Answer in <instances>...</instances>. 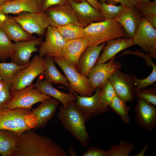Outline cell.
Returning a JSON list of instances; mask_svg holds the SVG:
<instances>
[{
    "mask_svg": "<svg viewBox=\"0 0 156 156\" xmlns=\"http://www.w3.org/2000/svg\"><path fill=\"white\" fill-rule=\"evenodd\" d=\"M141 18L135 6H123L119 14L114 19L122 27L127 38H132L141 22Z\"/></svg>",
    "mask_w": 156,
    "mask_h": 156,
    "instance_id": "obj_18",
    "label": "cell"
},
{
    "mask_svg": "<svg viewBox=\"0 0 156 156\" xmlns=\"http://www.w3.org/2000/svg\"><path fill=\"white\" fill-rule=\"evenodd\" d=\"M106 44V42H105L97 46L89 45L85 49L79 58L76 68L79 73L88 78Z\"/></svg>",
    "mask_w": 156,
    "mask_h": 156,
    "instance_id": "obj_20",
    "label": "cell"
},
{
    "mask_svg": "<svg viewBox=\"0 0 156 156\" xmlns=\"http://www.w3.org/2000/svg\"><path fill=\"white\" fill-rule=\"evenodd\" d=\"M51 97L41 93L32 83L25 88L10 93L4 107L10 109L22 108L31 109L35 104Z\"/></svg>",
    "mask_w": 156,
    "mask_h": 156,
    "instance_id": "obj_7",
    "label": "cell"
},
{
    "mask_svg": "<svg viewBox=\"0 0 156 156\" xmlns=\"http://www.w3.org/2000/svg\"><path fill=\"white\" fill-rule=\"evenodd\" d=\"M10 86L9 84L5 83L0 88V108L4 107L10 99Z\"/></svg>",
    "mask_w": 156,
    "mask_h": 156,
    "instance_id": "obj_38",
    "label": "cell"
},
{
    "mask_svg": "<svg viewBox=\"0 0 156 156\" xmlns=\"http://www.w3.org/2000/svg\"><path fill=\"white\" fill-rule=\"evenodd\" d=\"M60 102L54 98L47 99L41 102L36 108L32 109L33 114L38 120L35 129L44 127L54 116Z\"/></svg>",
    "mask_w": 156,
    "mask_h": 156,
    "instance_id": "obj_23",
    "label": "cell"
},
{
    "mask_svg": "<svg viewBox=\"0 0 156 156\" xmlns=\"http://www.w3.org/2000/svg\"><path fill=\"white\" fill-rule=\"evenodd\" d=\"M100 7V12L105 19L114 18L120 13L123 6L109 4L105 2H98Z\"/></svg>",
    "mask_w": 156,
    "mask_h": 156,
    "instance_id": "obj_34",
    "label": "cell"
},
{
    "mask_svg": "<svg viewBox=\"0 0 156 156\" xmlns=\"http://www.w3.org/2000/svg\"><path fill=\"white\" fill-rule=\"evenodd\" d=\"M117 95L125 103L132 102L135 95V86L133 76L118 70L109 79Z\"/></svg>",
    "mask_w": 156,
    "mask_h": 156,
    "instance_id": "obj_12",
    "label": "cell"
},
{
    "mask_svg": "<svg viewBox=\"0 0 156 156\" xmlns=\"http://www.w3.org/2000/svg\"><path fill=\"white\" fill-rule=\"evenodd\" d=\"M116 56L107 63L95 65L88 77L92 90L94 91L97 88H101L109 79L112 75L122 67L120 62L115 61Z\"/></svg>",
    "mask_w": 156,
    "mask_h": 156,
    "instance_id": "obj_11",
    "label": "cell"
},
{
    "mask_svg": "<svg viewBox=\"0 0 156 156\" xmlns=\"http://www.w3.org/2000/svg\"><path fill=\"white\" fill-rule=\"evenodd\" d=\"M57 28L61 36L67 41L85 38L84 28L80 26L67 25Z\"/></svg>",
    "mask_w": 156,
    "mask_h": 156,
    "instance_id": "obj_29",
    "label": "cell"
},
{
    "mask_svg": "<svg viewBox=\"0 0 156 156\" xmlns=\"http://www.w3.org/2000/svg\"><path fill=\"white\" fill-rule=\"evenodd\" d=\"M14 43L0 27V60L3 62L10 58Z\"/></svg>",
    "mask_w": 156,
    "mask_h": 156,
    "instance_id": "obj_32",
    "label": "cell"
},
{
    "mask_svg": "<svg viewBox=\"0 0 156 156\" xmlns=\"http://www.w3.org/2000/svg\"><path fill=\"white\" fill-rule=\"evenodd\" d=\"M8 1V0H0V6L3 5Z\"/></svg>",
    "mask_w": 156,
    "mask_h": 156,
    "instance_id": "obj_48",
    "label": "cell"
},
{
    "mask_svg": "<svg viewBox=\"0 0 156 156\" xmlns=\"http://www.w3.org/2000/svg\"><path fill=\"white\" fill-rule=\"evenodd\" d=\"M54 62L57 64L64 72L69 82L70 92H77L82 96H89L94 92L89 83L88 78L80 73L70 64L62 58L53 57Z\"/></svg>",
    "mask_w": 156,
    "mask_h": 156,
    "instance_id": "obj_6",
    "label": "cell"
},
{
    "mask_svg": "<svg viewBox=\"0 0 156 156\" xmlns=\"http://www.w3.org/2000/svg\"><path fill=\"white\" fill-rule=\"evenodd\" d=\"M69 0H42L41 4V10L45 11L52 6L66 4L69 3Z\"/></svg>",
    "mask_w": 156,
    "mask_h": 156,
    "instance_id": "obj_39",
    "label": "cell"
},
{
    "mask_svg": "<svg viewBox=\"0 0 156 156\" xmlns=\"http://www.w3.org/2000/svg\"><path fill=\"white\" fill-rule=\"evenodd\" d=\"M40 6L41 7V4L42 0H37Z\"/></svg>",
    "mask_w": 156,
    "mask_h": 156,
    "instance_id": "obj_50",
    "label": "cell"
},
{
    "mask_svg": "<svg viewBox=\"0 0 156 156\" xmlns=\"http://www.w3.org/2000/svg\"><path fill=\"white\" fill-rule=\"evenodd\" d=\"M0 83L2 85H3V84H4L5 83H3V81H2L0 79Z\"/></svg>",
    "mask_w": 156,
    "mask_h": 156,
    "instance_id": "obj_51",
    "label": "cell"
},
{
    "mask_svg": "<svg viewBox=\"0 0 156 156\" xmlns=\"http://www.w3.org/2000/svg\"><path fill=\"white\" fill-rule=\"evenodd\" d=\"M135 44L140 47L147 55L156 58V29L146 19L141 17L132 38Z\"/></svg>",
    "mask_w": 156,
    "mask_h": 156,
    "instance_id": "obj_9",
    "label": "cell"
},
{
    "mask_svg": "<svg viewBox=\"0 0 156 156\" xmlns=\"http://www.w3.org/2000/svg\"><path fill=\"white\" fill-rule=\"evenodd\" d=\"M100 89L101 101L105 106L108 107L116 95L109 79Z\"/></svg>",
    "mask_w": 156,
    "mask_h": 156,
    "instance_id": "obj_35",
    "label": "cell"
},
{
    "mask_svg": "<svg viewBox=\"0 0 156 156\" xmlns=\"http://www.w3.org/2000/svg\"><path fill=\"white\" fill-rule=\"evenodd\" d=\"M45 57L44 59L45 66L42 74L44 79L52 84H62L69 90L70 84L65 76L56 68L53 57L49 56Z\"/></svg>",
    "mask_w": 156,
    "mask_h": 156,
    "instance_id": "obj_26",
    "label": "cell"
},
{
    "mask_svg": "<svg viewBox=\"0 0 156 156\" xmlns=\"http://www.w3.org/2000/svg\"><path fill=\"white\" fill-rule=\"evenodd\" d=\"M98 2H101L102 1H104L106 2L107 0H96Z\"/></svg>",
    "mask_w": 156,
    "mask_h": 156,
    "instance_id": "obj_49",
    "label": "cell"
},
{
    "mask_svg": "<svg viewBox=\"0 0 156 156\" xmlns=\"http://www.w3.org/2000/svg\"><path fill=\"white\" fill-rule=\"evenodd\" d=\"M109 106L120 117L124 123L128 124L131 122L129 114L131 109L130 107L127 106L125 103L117 95L113 98Z\"/></svg>",
    "mask_w": 156,
    "mask_h": 156,
    "instance_id": "obj_30",
    "label": "cell"
},
{
    "mask_svg": "<svg viewBox=\"0 0 156 156\" xmlns=\"http://www.w3.org/2000/svg\"><path fill=\"white\" fill-rule=\"evenodd\" d=\"M106 44L95 65L105 63L120 51L135 45L132 38L125 37L111 39Z\"/></svg>",
    "mask_w": 156,
    "mask_h": 156,
    "instance_id": "obj_22",
    "label": "cell"
},
{
    "mask_svg": "<svg viewBox=\"0 0 156 156\" xmlns=\"http://www.w3.org/2000/svg\"><path fill=\"white\" fill-rule=\"evenodd\" d=\"M45 39L40 45L39 55L59 57L67 42L61 36L57 27L49 26L46 31Z\"/></svg>",
    "mask_w": 156,
    "mask_h": 156,
    "instance_id": "obj_13",
    "label": "cell"
},
{
    "mask_svg": "<svg viewBox=\"0 0 156 156\" xmlns=\"http://www.w3.org/2000/svg\"><path fill=\"white\" fill-rule=\"evenodd\" d=\"M34 86L41 93L57 100L64 107L68 106L70 102L77 100V96L74 93L61 91L55 88L52 83L45 79L38 78Z\"/></svg>",
    "mask_w": 156,
    "mask_h": 156,
    "instance_id": "obj_21",
    "label": "cell"
},
{
    "mask_svg": "<svg viewBox=\"0 0 156 156\" xmlns=\"http://www.w3.org/2000/svg\"><path fill=\"white\" fill-rule=\"evenodd\" d=\"M93 95L89 96H82L75 94L77 99L74 101L77 106L84 113L90 117L100 116L109 111L108 107L102 102L100 96V89L97 88Z\"/></svg>",
    "mask_w": 156,
    "mask_h": 156,
    "instance_id": "obj_14",
    "label": "cell"
},
{
    "mask_svg": "<svg viewBox=\"0 0 156 156\" xmlns=\"http://www.w3.org/2000/svg\"><path fill=\"white\" fill-rule=\"evenodd\" d=\"M19 134L10 131L0 130V154L13 156L15 151Z\"/></svg>",
    "mask_w": 156,
    "mask_h": 156,
    "instance_id": "obj_27",
    "label": "cell"
},
{
    "mask_svg": "<svg viewBox=\"0 0 156 156\" xmlns=\"http://www.w3.org/2000/svg\"><path fill=\"white\" fill-rule=\"evenodd\" d=\"M153 70L151 74L146 78L140 79L132 73L135 86V95L142 88L152 85L156 81V66H152Z\"/></svg>",
    "mask_w": 156,
    "mask_h": 156,
    "instance_id": "obj_33",
    "label": "cell"
},
{
    "mask_svg": "<svg viewBox=\"0 0 156 156\" xmlns=\"http://www.w3.org/2000/svg\"><path fill=\"white\" fill-rule=\"evenodd\" d=\"M145 19L151 25L156 29V15L150 16Z\"/></svg>",
    "mask_w": 156,
    "mask_h": 156,
    "instance_id": "obj_42",
    "label": "cell"
},
{
    "mask_svg": "<svg viewBox=\"0 0 156 156\" xmlns=\"http://www.w3.org/2000/svg\"><path fill=\"white\" fill-rule=\"evenodd\" d=\"M43 41L42 37L27 41L15 42L10 57L12 62L18 65L23 66L29 64L32 54L38 51L37 46Z\"/></svg>",
    "mask_w": 156,
    "mask_h": 156,
    "instance_id": "obj_16",
    "label": "cell"
},
{
    "mask_svg": "<svg viewBox=\"0 0 156 156\" xmlns=\"http://www.w3.org/2000/svg\"><path fill=\"white\" fill-rule=\"evenodd\" d=\"M12 17L27 32L35 34L41 37L45 36L48 27L50 25L45 12H23Z\"/></svg>",
    "mask_w": 156,
    "mask_h": 156,
    "instance_id": "obj_8",
    "label": "cell"
},
{
    "mask_svg": "<svg viewBox=\"0 0 156 156\" xmlns=\"http://www.w3.org/2000/svg\"><path fill=\"white\" fill-rule=\"evenodd\" d=\"M50 25L56 27L67 25L80 26L69 3L51 7L45 11Z\"/></svg>",
    "mask_w": 156,
    "mask_h": 156,
    "instance_id": "obj_10",
    "label": "cell"
},
{
    "mask_svg": "<svg viewBox=\"0 0 156 156\" xmlns=\"http://www.w3.org/2000/svg\"><path fill=\"white\" fill-rule=\"evenodd\" d=\"M109 4L116 5L120 3L123 6L132 7L135 6L137 0H107L106 2Z\"/></svg>",
    "mask_w": 156,
    "mask_h": 156,
    "instance_id": "obj_41",
    "label": "cell"
},
{
    "mask_svg": "<svg viewBox=\"0 0 156 156\" xmlns=\"http://www.w3.org/2000/svg\"><path fill=\"white\" fill-rule=\"evenodd\" d=\"M89 45V42L85 38L67 41L58 57L62 58L76 69L82 54Z\"/></svg>",
    "mask_w": 156,
    "mask_h": 156,
    "instance_id": "obj_19",
    "label": "cell"
},
{
    "mask_svg": "<svg viewBox=\"0 0 156 156\" xmlns=\"http://www.w3.org/2000/svg\"><path fill=\"white\" fill-rule=\"evenodd\" d=\"M8 38L15 42L27 41L36 38L26 31L11 16H8L1 27Z\"/></svg>",
    "mask_w": 156,
    "mask_h": 156,
    "instance_id": "obj_25",
    "label": "cell"
},
{
    "mask_svg": "<svg viewBox=\"0 0 156 156\" xmlns=\"http://www.w3.org/2000/svg\"><path fill=\"white\" fill-rule=\"evenodd\" d=\"M8 16L3 13L2 12L0 7V27L6 19Z\"/></svg>",
    "mask_w": 156,
    "mask_h": 156,
    "instance_id": "obj_44",
    "label": "cell"
},
{
    "mask_svg": "<svg viewBox=\"0 0 156 156\" xmlns=\"http://www.w3.org/2000/svg\"><path fill=\"white\" fill-rule=\"evenodd\" d=\"M135 147V145L132 142L120 140L117 145L110 146L107 151L108 156H128Z\"/></svg>",
    "mask_w": 156,
    "mask_h": 156,
    "instance_id": "obj_31",
    "label": "cell"
},
{
    "mask_svg": "<svg viewBox=\"0 0 156 156\" xmlns=\"http://www.w3.org/2000/svg\"><path fill=\"white\" fill-rule=\"evenodd\" d=\"M67 151L70 156H76L77 155L75 151L72 146L69 147Z\"/></svg>",
    "mask_w": 156,
    "mask_h": 156,
    "instance_id": "obj_46",
    "label": "cell"
},
{
    "mask_svg": "<svg viewBox=\"0 0 156 156\" xmlns=\"http://www.w3.org/2000/svg\"><path fill=\"white\" fill-rule=\"evenodd\" d=\"M12 0H8V1H12Z\"/></svg>",
    "mask_w": 156,
    "mask_h": 156,
    "instance_id": "obj_52",
    "label": "cell"
},
{
    "mask_svg": "<svg viewBox=\"0 0 156 156\" xmlns=\"http://www.w3.org/2000/svg\"><path fill=\"white\" fill-rule=\"evenodd\" d=\"M69 3L75 11L80 26L83 28L92 23L105 19L100 11L93 7L86 0H82L79 3L74 0H69Z\"/></svg>",
    "mask_w": 156,
    "mask_h": 156,
    "instance_id": "obj_15",
    "label": "cell"
},
{
    "mask_svg": "<svg viewBox=\"0 0 156 156\" xmlns=\"http://www.w3.org/2000/svg\"><path fill=\"white\" fill-rule=\"evenodd\" d=\"M32 129L19 134L13 156H68L58 144Z\"/></svg>",
    "mask_w": 156,
    "mask_h": 156,
    "instance_id": "obj_1",
    "label": "cell"
},
{
    "mask_svg": "<svg viewBox=\"0 0 156 156\" xmlns=\"http://www.w3.org/2000/svg\"><path fill=\"white\" fill-rule=\"evenodd\" d=\"M137 98H141L155 106H156V88H144L136 94Z\"/></svg>",
    "mask_w": 156,
    "mask_h": 156,
    "instance_id": "obj_37",
    "label": "cell"
},
{
    "mask_svg": "<svg viewBox=\"0 0 156 156\" xmlns=\"http://www.w3.org/2000/svg\"><path fill=\"white\" fill-rule=\"evenodd\" d=\"M135 6L141 17L146 19L150 16L156 15V1H149Z\"/></svg>",
    "mask_w": 156,
    "mask_h": 156,
    "instance_id": "obj_36",
    "label": "cell"
},
{
    "mask_svg": "<svg viewBox=\"0 0 156 156\" xmlns=\"http://www.w3.org/2000/svg\"><path fill=\"white\" fill-rule=\"evenodd\" d=\"M45 66L43 57L38 55L34 57L27 66L15 75L10 86V93L21 90L31 84L37 77L43 73Z\"/></svg>",
    "mask_w": 156,
    "mask_h": 156,
    "instance_id": "obj_5",
    "label": "cell"
},
{
    "mask_svg": "<svg viewBox=\"0 0 156 156\" xmlns=\"http://www.w3.org/2000/svg\"><path fill=\"white\" fill-rule=\"evenodd\" d=\"M29 64L20 66L12 62H0V79L3 83L11 85L16 73Z\"/></svg>",
    "mask_w": 156,
    "mask_h": 156,
    "instance_id": "obj_28",
    "label": "cell"
},
{
    "mask_svg": "<svg viewBox=\"0 0 156 156\" xmlns=\"http://www.w3.org/2000/svg\"><path fill=\"white\" fill-rule=\"evenodd\" d=\"M92 6L97 10L100 11V7L99 2L96 0H86Z\"/></svg>",
    "mask_w": 156,
    "mask_h": 156,
    "instance_id": "obj_43",
    "label": "cell"
},
{
    "mask_svg": "<svg viewBox=\"0 0 156 156\" xmlns=\"http://www.w3.org/2000/svg\"><path fill=\"white\" fill-rule=\"evenodd\" d=\"M150 143L149 142L148 143L147 145H146L142 150L141 151L137 154L135 156H146L145 153L146 151V150L148 148Z\"/></svg>",
    "mask_w": 156,
    "mask_h": 156,
    "instance_id": "obj_45",
    "label": "cell"
},
{
    "mask_svg": "<svg viewBox=\"0 0 156 156\" xmlns=\"http://www.w3.org/2000/svg\"><path fill=\"white\" fill-rule=\"evenodd\" d=\"M57 116L65 130L82 146H88L90 138L85 123L90 117L80 110L74 101L70 102L66 107L60 106Z\"/></svg>",
    "mask_w": 156,
    "mask_h": 156,
    "instance_id": "obj_2",
    "label": "cell"
},
{
    "mask_svg": "<svg viewBox=\"0 0 156 156\" xmlns=\"http://www.w3.org/2000/svg\"><path fill=\"white\" fill-rule=\"evenodd\" d=\"M84 30V38L89 45L97 46L111 39L127 38L122 27L114 18L92 23Z\"/></svg>",
    "mask_w": 156,
    "mask_h": 156,
    "instance_id": "obj_4",
    "label": "cell"
},
{
    "mask_svg": "<svg viewBox=\"0 0 156 156\" xmlns=\"http://www.w3.org/2000/svg\"><path fill=\"white\" fill-rule=\"evenodd\" d=\"M82 156H108L107 151L99 148L91 147L84 152Z\"/></svg>",
    "mask_w": 156,
    "mask_h": 156,
    "instance_id": "obj_40",
    "label": "cell"
},
{
    "mask_svg": "<svg viewBox=\"0 0 156 156\" xmlns=\"http://www.w3.org/2000/svg\"><path fill=\"white\" fill-rule=\"evenodd\" d=\"M151 0H137V3L136 5H142L150 1ZM156 1V0H152ZM135 5V6H136Z\"/></svg>",
    "mask_w": 156,
    "mask_h": 156,
    "instance_id": "obj_47",
    "label": "cell"
},
{
    "mask_svg": "<svg viewBox=\"0 0 156 156\" xmlns=\"http://www.w3.org/2000/svg\"><path fill=\"white\" fill-rule=\"evenodd\" d=\"M134 110L138 125L146 130H153L156 126V106L141 98H138Z\"/></svg>",
    "mask_w": 156,
    "mask_h": 156,
    "instance_id": "obj_17",
    "label": "cell"
},
{
    "mask_svg": "<svg viewBox=\"0 0 156 156\" xmlns=\"http://www.w3.org/2000/svg\"><path fill=\"white\" fill-rule=\"evenodd\" d=\"M38 122V119L31 109H12L5 107L0 108V130L10 131L20 134L35 129Z\"/></svg>",
    "mask_w": 156,
    "mask_h": 156,
    "instance_id": "obj_3",
    "label": "cell"
},
{
    "mask_svg": "<svg viewBox=\"0 0 156 156\" xmlns=\"http://www.w3.org/2000/svg\"><path fill=\"white\" fill-rule=\"evenodd\" d=\"M4 14H17L23 12H38L41 7L37 0H14L7 2L0 6Z\"/></svg>",
    "mask_w": 156,
    "mask_h": 156,
    "instance_id": "obj_24",
    "label": "cell"
}]
</instances>
